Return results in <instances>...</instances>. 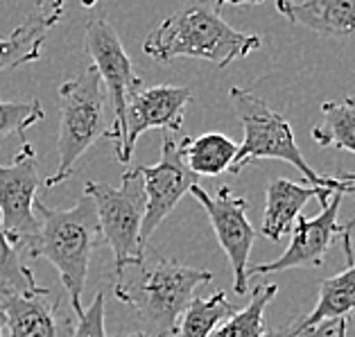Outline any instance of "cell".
I'll use <instances>...</instances> for the list:
<instances>
[{"label": "cell", "mask_w": 355, "mask_h": 337, "mask_svg": "<svg viewBox=\"0 0 355 337\" xmlns=\"http://www.w3.org/2000/svg\"><path fill=\"white\" fill-rule=\"evenodd\" d=\"M190 100H193V91L188 86L161 84L138 91L129 100L125 111V143L118 154V161H132L138 138L150 129H163V132L177 134L184 125V114Z\"/></svg>", "instance_id": "cell-12"}, {"label": "cell", "mask_w": 355, "mask_h": 337, "mask_svg": "<svg viewBox=\"0 0 355 337\" xmlns=\"http://www.w3.org/2000/svg\"><path fill=\"white\" fill-rule=\"evenodd\" d=\"M213 3H215L213 10L220 12L224 5H261L265 0H213Z\"/></svg>", "instance_id": "cell-29"}, {"label": "cell", "mask_w": 355, "mask_h": 337, "mask_svg": "<svg viewBox=\"0 0 355 337\" xmlns=\"http://www.w3.org/2000/svg\"><path fill=\"white\" fill-rule=\"evenodd\" d=\"M123 337H152V335H147V333H129V335H123Z\"/></svg>", "instance_id": "cell-30"}, {"label": "cell", "mask_w": 355, "mask_h": 337, "mask_svg": "<svg viewBox=\"0 0 355 337\" xmlns=\"http://www.w3.org/2000/svg\"><path fill=\"white\" fill-rule=\"evenodd\" d=\"M335 179H340L342 184V195L353 197L355 200V172H337Z\"/></svg>", "instance_id": "cell-28"}, {"label": "cell", "mask_w": 355, "mask_h": 337, "mask_svg": "<svg viewBox=\"0 0 355 337\" xmlns=\"http://www.w3.org/2000/svg\"><path fill=\"white\" fill-rule=\"evenodd\" d=\"M179 141L175 132H163L161 159L154 166H136L129 175L141 179L145 197V215L141 224V247H147V240L161 227V222L175 211L181 197L197 186V175H193L184 159H181Z\"/></svg>", "instance_id": "cell-8"}, {"label": "cell", "mask_w": 355, "mask_h": 337, "mask_svg": "<svg viewBox=\"0 0 355 337\" xmlns=\"http://www.w3.org/2000/svg\"><path fill=\"white\" fill-rule=\"evenodd\" d=\"M34 211L39 218V231L21 252L55 265L75 315L80 317L84 313L82 292L89 276L91 256L102 240L93 197L84 193L80 202L68 211L48 209L46 204L34 202Z\"/></svg>", "instance_id": "cell-1"}, {"label": "cell", "mask_w": 355, "mask_h": 337, "mask_svg": "<svg viewBox=\"0 0 355 337\" xmlns=\"http://www.w3.org/2000/svg\"><path fill=\"white\" fill-rule=\"evenodd\" d=\"M43 118H46V111H43L39 100H30V102L0 100V138L12 134L23 136L25 129L37 125Z\"/></svg>", "instance_id": "cell-23"}, {"label": "cell", "mask_w": 355, "mask_h": 337, "mask_svg": "<svg viewBox=\"0 0 355 337\" xmlns=\"http://www.w3.org/2000/svg\"><path fill=\"white\" fill-rule=\"evenodd\" d=\"M233 315V306L220 290L206 299H193L177 324V337H209L224 319Z\"/></svg>", "instance_id": "cell-21"}, {"label": "cell", "mask_w": 355, "mask_h": 337, "mask_svg": "<svg viewBox=\"0 0 355 337\" xmlns=\"http://www.w3.org/2000/svg\"><path fill=\"white\" fill-rule=\"evenodd\" d=\"M351 313H355V261L340 274L322 281L317 306L299 324L303 328H315L326 322L349 319Z\"/></svg>", "instance_id": "cell-17"}, {"label": "cell", "mask_w": 355, "mask_h": 337, "mask_svg": "<svg viewBox=\"0 0 355 337\" xmlns=\"http://www.w3.org/2000/svg\"><path fill=\"white\" fill-rule=\"evenodd\" d=\"M337 322H326L315 328H303L299 322L294 326L281 328V331H267L265 337H333Z\"/></svg>", "instance_id": "cell-25"}, {"label": "cell", "mask_w": 355, "mask_h": 337, "mask_svg": "<svg viewBox=\"0 0 355 337\" xmlns=\"http://www.w3.org/2000/svg\"><path fill=\"white\" fill-rule=\"evenodd\" d=\"M141 279L136 283H127L125 279L116 281V299L136 310L138 319L145 324L143 333L152 337H175L181 315L195 299V290L211 283L213 274L161 256L152 267L141 265Z\"/></svg>", "instance_id": "cell-3"}, {"label": "cell", "mask_w": 355, "mask_h": 337, "mask_svg": "<svg viewBox=\"0 0 355 337\" xmlns=\"http://www.w3.org/2000/svg\"><path fill=\"white\" fill-rule=\"evenodd\" d=\"M0 337H5V333H3V317H0Z\"/></svg>", "instance_id": "cell-32"}, {"label": "cell", "mask_w": 355, "mask_h": 337, "mask_svg": "<svg viewBox=\"0 0 355 337\" xmlns=\"http://www.w3.org/2000/svg\"><path fill=\"white\" fill-rule=\"evenodd\" d=\"M276 292H279V288L274 283L256 285L251 290L249 304L238 313L233 310V315L224 319L209 337H265V308L276 297Z\"/></svg>", "instance_id": "cell-20"}, {"label": "cell", "mask_w": 355, "mask_h": 337, "mask_svg": "<svg viewBox=\"0 0 355 337\" xmlns=\"http://www.w3.org/2000/svg\"><path fill=\"white\" fill-rule=\"evenodd\" d=\"M181 159L197 177H220L229 172L238 154V143L220 132H209L197 138H181Z\"/></svg>", "instance_id": "cell-16"}, {"label": "cell", "mask_w": 355, "mask_h": 337, "mask_svg": "<svg viewBox=\"0 0 355 337\" xmlns=\"http://www.w3.org/2000/svg\"><path fill=\"white\" fill-rule=\"evenodd\" d=\"M342 193H335L331 200L322 206V213L315 218L299 215L290 233V247L276 258V261L249 267L247 279L251 276H263L274 272L294 270V267H322L326 254L331 249L333 240L342 233V227L337 224V213H340Z\"/></svg>", "instance_id": "cell-11"}, {"label": "cell", "mask_w": 355, "mask_h": 337, "mask_svg": "<svg viewBox=\"0 0 355 337\" xmlns=\"http://www.w3.org/2000/svg\"><path fill=\"white\" fill-rule=\"evenodd\" d=\"M59 111H62L57 138L59 166L53 177L43 181L48 188L71 179L82 154L93 148L95 141L109 136L107 95L102 91V80L95 66H89L75 80L59 86Z\"/></svg>", "instance_id": "cell-5"}, {"label": "cell", "mask_w": 355, "mask_h": 337, "mask_svg": "<svg viewBox=\"0 0 355 337\" xmlns=\"http://www.w3.org/2000/svg\"><path fill=\"white\" fill-rule=\"evenodd\" d=\"M0 317L5 337H71V322L59 319L57 299L48 288L34 292L0 290Z\"/></svg>", "instance_id": "cell-13"}, {"label": "cell", "mask_w": 355, "mask_h": 337, "mask_svg": "<svg viewBox=\"0 0 355 337\" xmlns=\"http://www.w3.org/2000/svg\"><path fill=\"white\" fill-rule=\"evenodd\" d=\"M50 28L57 25L64 16V0H37V12Z\"/></svg>", "instance_id": "cell-26"}, {"label": "cell", "mask_w": 355, "mask_h": 337, "mask_svg": "<svg viewBox=\"0 0 355 337\" xmlns=\"http://www.w3.org/2000/svg\"><path fill=\"white\" fill-rule=\"evenodd\" d=\"M39 184L37 152L23 138L21 150L10 166H0V220L7 238L19 252L39 231V218L34 213Z\"/></svg>", "instance_id": "cell-10"}, {"label": "cell", "mask_w": 355, "mask_h": 337, "mask_svg": "<svg viewBox=\"0 0 355 337\" xmlns=\"http://www.w3.org/2000/svg\"><path fill=\"white\" fill-rule=\"evenodd\" d=\"M41 285L34 281L32 270L21 261V252L12 245L3 229V220H0V290L10 292H34Z\"/></svg>", "instance_id": "cell-22"}, {"label": "cell", "mask_w": 355, "mask_h": 337, "mask_svg": "<svg viewBox=\"0 0 355 337\" xmlns=\"http://www.w3.org/2000/svg\"><path fill=\"white\" fill-rule=\"evenodd\" d=\"M136 181V177L125 172L120 188L109 186L105 181H86L84 186V193L91 195L95 202L102 240L114 252L118 279H123L129 267H141L145 263V249L141 247L145 197Z\"/></svg>", "instance_id": "cell-6"}, {"label": "cell", "mask_w": 355, "mask_h": 337, "mask_svg": "<svg viewBox=\"0 0 355 337\" xmlns=\"http://www.w3.org/2000/svg\"><path fill=\"white\" fill-rule=\"evenodd\" d=\"M315 143L322 148L355 154V100H331L322 105V123L313 129Z\"/></svg>", "instance_id": "cell-19"}, {"label": "cell", "mask_w": 355, "mask_h": 337, "mask_svg": "<svg viewBox=\"0 0 355 337\" xmlns=\"http://www.w3.org/2000/svg\"><path fill=\"white\" fill-rule=\"evenodd\" d=\"M342 243H344V249H346V261H349V265L355 261V218L344 224L342 227Z\"/></svg>", "instance_id": "cell-27"}, {"label": "cell", "mask_w": 355, "mask_h": 337, "mask_svg": "<svg viewBox=\"0 0 355 337\" xmlns=\"http://www.w3.org/2000/svg\"><path fill=\"white\" fill-rule=\"evenodd\" d=\"M229 95L242 123V129H245V138L238 145V154L229 170L231 175H238V172H242L251 163L272 159L294 166L301 172V177L308 181V186L331 188L342 193L340 179L322 177L319 172L310 168V163L299 150L297 141H294L292 125L288 123V118H283L279 111L270 109L267 102H263L258 95H254L247 89H238L236 86V89H231Z\"/></svg>", "instance_id": "cell-4"}, {"label": "cell", "mask_w": 355, "mask_h": 337, "mask_svg": "<svg viewBox=\"0 0 355 337\" xmlns=\"http://www.w3.org/2000/svg\"><path fill=\"white\" fill-rule=\"evenodd\" d=\"M86 50L93 57V66L100 80L109 89L114 123H111L107 138L114 143L118 157L125 143V111L129 100L143 89V80L136 75L132 59L123 48V41L107 19H93L86 23Z\"/></svg>", "instance_id": "cell-7"}, {"label": "cell", "mask_w": 355, "mask_h": 337, "mask_svg": "<svg viewBox=\"0 0 355 337\" xmlns=\"http://www.w3.org/2000/svg\"><path fill=\"white\" fill-rule=\"evenodd\" d=\"M71 337H107L105 328V290L93 297L91 306L77 317Z\"/></svg>", "instance_id": "cell-24"}, {"label": "cell", "mask_w": 355, "mask_h": 337, "mask_svg": "<svg viewBox=\"0 0 355 337\" xmlns=\"http://www.w3.org/2000/svg\"><path fill=\"white\" fill-rule=\"evenodd\" d=\"M276 10L292 25L324 37H355V0H276Z\"/></svg>", "instance_id": "cell-15"}, {"label": "cell", "mask_w": 355, "mask_h": 337, "mask_svg": "<svg viewBox=\"0 0 355 337\" xmlns=\"http://www.w3.org/2000/svg\"><path fill=\"white\" fill-rule=\"evenodd\" d=\"M80 3H82L84 7H93L95 3H98V0H80Z\"/></svg>", "instance_id": "cell-31"}, {"label": "cell", "mask_w": 355, "mask_h": 337, "mask_svg": "<svg viewBox=\"0 0 355 337\" xmlns=\"http://www.w3.org/2000/svg\"><path fill=\"white\" fill-rule=\"evenodd\" d=\"M335 193L337 190L331 188L294 184V181L285 177L272 179L265 193V213H263L261 233L267 240H272V243H279V240H283V236H288L292 231V224L301 215V209L313 197H317L319 204L324 206Z\"/></svg>", "instance_id": "cell-14"}, {"label": "cell", "mask_w": 355, "mask_h": 337, "mask_svg": "<svg viewBox=\"0 0 355 337\" xmlns=\"http://www.w3.org/2000/svg\"><path fill=\"white\" fill-rule=\"evenodd\" d=\"M190 195L204 206L209 222L218 236V243L227 254L233 272V290L236 295H247L249 290V254L256 243V229L247 218V200L233 195L229 186H222L218 193H206L202 186L190 188Z\"/></svg>", "instance_id": "cell-9"}, {"label": "cell", "mask_w": 355, "mask_h": 337, "mask_svg": "<svg viewBox=\"0 0 355 337\" xmlns=\"http://www.w3.org/2000/svg\"><path fill=\"white\" fill-rule=\"evenodd\" d=\"M48 30L50 25L39 14H30L10 39H0V71L39 62L41 50L48 41Z\"/></svg>", "instance_id": "cell-18"}, {"label": "cell", "mask_w": 355, "mask_h": 337, "mask_svg": "<svg viewBox=\"0 0 355 337\" xmlns=\"http://www.w3.org/2000/svg\"><path fill=\"white\" fill-rule=\"evenodd\" d=\"M261 46V37L231 28L213 7L190 5L179 12H172L145 39L143 50L154 62L193 57L227 68L238 59L249 57Z\"/></svg>", "instance_id": "cell-2"}]
</instances>
